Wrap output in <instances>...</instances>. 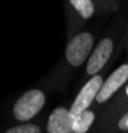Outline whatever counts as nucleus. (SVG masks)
Masks as SVG:
<instances>
[{"label": "nucleus", "mask_w": 128, "mask_h": 133, "mask_svg": "<svg viewBox=\"0 0 128 133\" xmlns=\"http://www.w3.org/2000/svg\"><path fill=\"white\" fill-rule=\"evenodd\" d=\"M119 128L121 130H128V112L119 120Z\"/></svg>", "instance_id": "10"}, {"label": "nucleus", "mask_w": 128, "mask_h": 133, "mask_svg": "<svg viewBox=\"0 0 128 133\" xmlns=\"http://www.w3.org/2000/svg\"><path fill=\"white\" fill-rule=\"evenodd\" d=\"M125 92H127V95H128V87H127V89H125Z\"/></svg>", "instance_id": "11"}, {"label": "nucleus", "mask_w": 128, "mask_h": 133, "mask_svg": "<svg viewBox=\"0 0 128 133\" xmlns=\"http://www.w3.org/2000/svg\"><path fill=\"white\" fill-rule=\"evenodd\" d=\"M73 117L66 108H56L48 118V133H73Z\"/></svg>", "instance_id": "6"}, {"label": "nucleus", "mask_w": 128, "mask_h": 133, "mask_svg": "<svg viewBox=\"0 0 128 133\" xmlns=\"http://www.w3.org/2000/svg\"><path fill=\"white\" fill-rule=\"evenodd\" d=\"M5 133H40V129L37 125L34 124H23L8 129Z\"/></svg>", "instance_id": "9"}, {"label": "nucleus", "mask_w": 128, "mask_h": 133, "mask_svg": "<svg viewBox=\"0 0 128 133\" xmlns=\"http://www.w3.org/2000/svg\"><path fill=\"white\" fill-rule=\"evenodd\" d=\"M112 49H113V43L111 39H103L98 45H96L95 51L92 52L91 57L88 60V64H87V73L89 75H93L98 73L104 64L108 61L111 53H112Z\"/></svg>", "instance_id": "5"}, {"label": "nucleus", "mask_w": 128, "mask_h": 133, "mask_svg": "<svg viewBox=\"0 0 128 133\" xmlns=\"http://www.w3.org/2000/svg\"><path fill=\"white\" fill-rule=\"evenodd\" d=\"M72 117H73V123H72L73 133H85L95 121L93 112H91L88 109L76 116H72Z\"/></svg>", "instance_id": "7"}, {"label": "nucleus", "mask_w": 128, "mask_h": 133, "mask_svg": "<svg viewBox=\"0 0 128 133\" xmlns=\"http://www.w3.org/2000/svg\"><path fill=\"white\" fill-rule=\"evenodd\" d=\"M73 8L79 12V15L84 19H89L93 14V4L91 0H69Z\"/></svg>", "instance_id": "8"}, {"label": "nucleus", "mask_w": 128, "mask_h": 133, "mask_svg": "<svg viewBox=\"0 0 128 133\" xmlns=\"http://www.w3.org/2000/svg\"><path fill=\"white\" fill-rule=\"evenodd\" d=\"M93 45V37L91 33L83 32L79 33L78 36H75L67 45L66 56L67 60L71 65L78 66L81 63H84L85 57L88 56Z\"/></svg>", "instance_id": "2"}, {"label": "nucleus", "mask_w": 128, "mask_h": 133, "mask_svg": "<svg viewBox=\"0 0 128 133\" xmlns=\"http://www.w3.org/2000/svg\"><path fill=\"white\" fill-rule=\"evenodd\" d=\"M127 80H128V65L123 64L115 72L111 73V76L105 80V83H103L98 96H96V101L105 103Z\"/></svg>", "instance_id": "4"}, {"label": "nucleus", "mask_w": 128, "mask_h": 133, "mask_svg": "<svg viewBox=\"0 0 128 133\" xmlns=\"http://www.w3.org/2000/svg\"><path fill=\"white\" fill-rule=\"evenodd\" d=\"M101 85H103V79L99 75H95L89 81H87V84H84V87L81 88V91L79 92L78 97L75 98V101L69 109L71 115L76 116L84 112V110H87L91 103L93 101V98L98 96Z\"/></svg>", "instance_id": "3"}, {"label": "nucleus", "mask_w": 128, "mask_h": 133, "mask_svg": "<svg viewBox=\"0 0 128 133\" xmlns=\"http://www.w3.org/2000/svg\"><path fill=\"white\" fill-rule=\"evenodd\" d=\"M46 101L44 93L37 89H31L21 96L15 107H14V116L19 121H28L35 117L43 108Z\"/></svg>", "instance_id": "1"}]
</instances>
